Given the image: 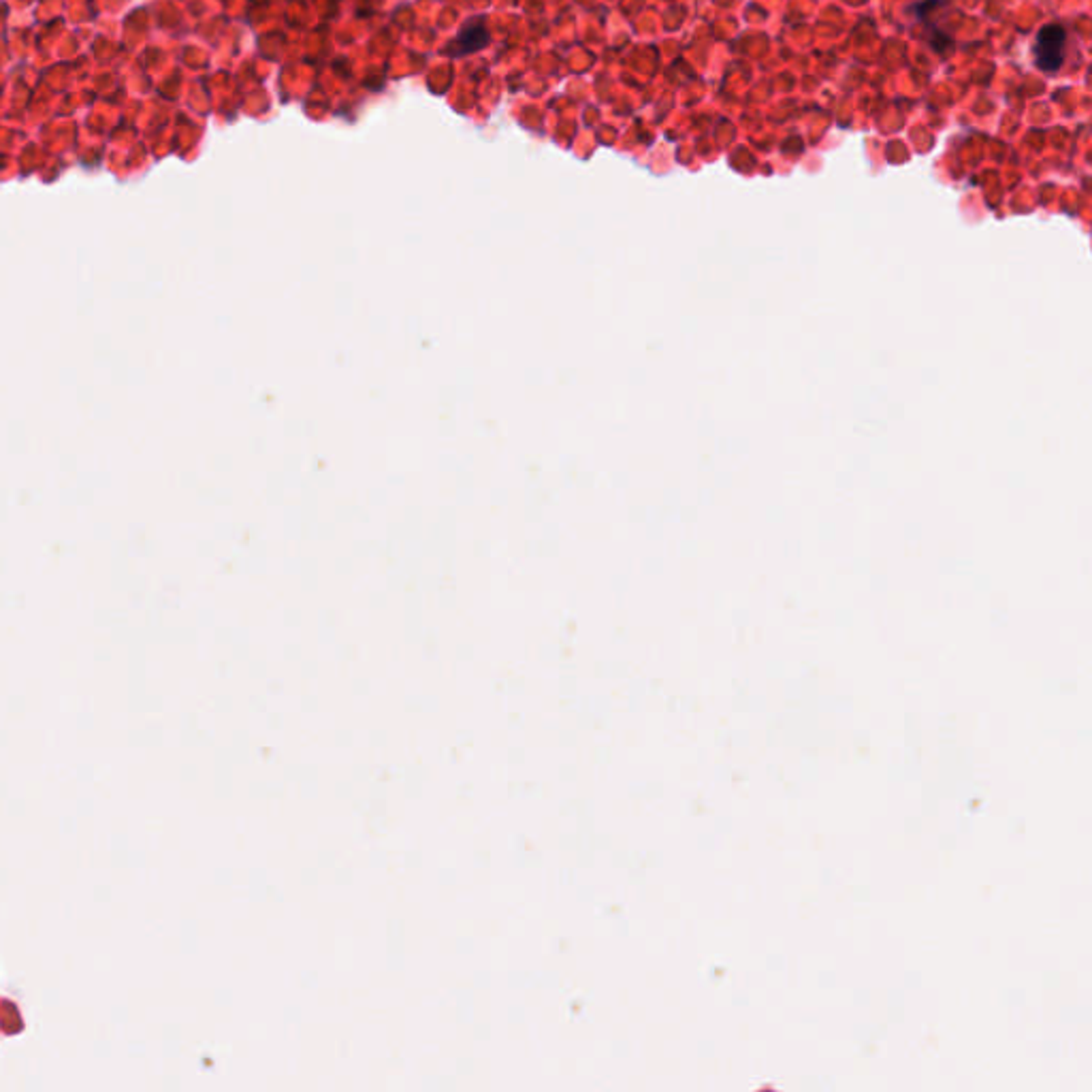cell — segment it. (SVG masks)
Here are the masks:
<instances>
[{"mask_svg":"<svg viewBox=\"0 0 1092 1092\" xmlns=\"http://www.w3.org/2000/svg\"><path fill=\"white\" fill-rule=\"evenodd\" d=\"M1067 33L1060 24H1046L1035 36L1033 60L1044 73H1057L1065 63Z\"/></svg>","mask_w":1092,"mask_h":1092,"instance_id":"6da1fadb","label":"cell"},{"mask_svg":"<svg viewBox=\"0 0 1092 1092\" xmlns=\"http://www.w3.org/2000/svg\"><path fill=\"white\" fill-rule=\"evenodd\" d=\"M485 43H486L485 24H483V20H474V22H467L466 26L461 28L459 36H456L453 45H450V49H453L455 54H467V52H476V49L483 47Z\"/></svg>","mask_w":1092,"mask_h":1092,"instance_id":"7a4b0ae2","label":"cell"}]
</instances>
